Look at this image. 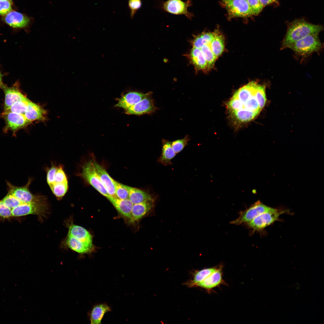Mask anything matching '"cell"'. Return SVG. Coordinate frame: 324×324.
<instances>
[{
  "instance_id": "1",
  "label": "cell",
  "mask_w": 324,
  "mask_h": 324,
  "mask_svg": "<svg viewBox=\"0 0 324 324\" xmlns=\"http://www.w3.org/2000/svg\"><path fill=\"white\" fill-rule=\"evenodd\" d=\"M265 89L264 85L252 81L236 91L226 104L232 116L240 123L254 119L266 104Z\"/></svg>"
},
{
  "instance_id": "2",
  "label": "cell",
  "mask_w": 324,
  "mask_h": 324,
  "mask_svg": "<svg viewBox=\"0 0 324 324\" xmlns=\"http://www.w3.org/2000/svg\"><path fill=\"white\" fill-rule=\"evenodd\" d=\"M323 29L321 25L309 23L304 19L296 20L288 24L281 48H289L294 43L306 36L318 34Z\"/></svg>"
},
{
  "instance_id": "3",
  "label": "cell",
  "mask_w": 324,
  "mask_h": 324,
  "mask_svg": "<svg viewBox=\"0 0 324 324\" xmlns=\"http://www.w3.org/2000/svg\"><path fill=\"white\" fill-rule=\"evenodd\" d=\"M47 183L58 200L62 199L67 191V178L62 166L52 165L47 173Z\"/></svg>"
},
{
  "instance_id": "4",
  "label": "cell",
  "mask_w": 324,
  "mask_h": 324,
  "mask_svg": "<svg viewBox=\"0 0 324 324\" xmlns=\"http://www.w3.org/2000/svg\"><path fill=\"white\" fill-rule=\"evenodd\" d=\"M323 44L318 34L309 35L293 44L290 47L296 55L307 57L312 53L321 50Z\"/></svg>"
},
{
  "instance_id": "5",
  "label": "cell",
  "mask_w": 324,
  "mask_h": 324,
  "mask_svg": "<svg viewBox=\"0 0 324 324\" xmlns=\"http://www.w3.org/2000/svg\"><path fill=\"white\" fill-rule=\"evenodd\" d=\"M286 211L273 208L270 211L263 213L246 224L249 228L254 231L261 230L278 220L281 214Z\"/></svg>"
},
{
  "instance_id": "6",
  "label": "cell",
  "mask_w": 324,
  "mask_h": 324,
  "mask_svg": "<svg viewBox=\"0 0 324 324\" xmlns=\"http://www.w3.org/2000/svg\"><path fill=\"white\" fill-rule=\"evenodd\" d=\"M81 176L86 182L103 196L106 197L109 196L96 170L93 160H91L84 164Z\"/></svg>"
},
{
  "instance_id": "7",
  "label": "cell",
  "mask_w": 324,
  "mask_h": 324,
  "mask_svg": "<svg viewBox=\"0 0 324 324\" xmlns=\"http://www.w3.org/2000/svg\"><path fill=\"white\" fill-rule=\"evenodd\" d=\"M31 180L26 184L22 187L13 185L9 182L7 184L8 188V193L14 196L23 203L41 202L46 201V197L43 196L34 195L30 191L29 187Z\"/></svg>"
},
{
  "instance_id": "8",
  "label": "cell",
  "mask_w": 324,
  "mask_h": 324,
  "mask_svg": "<svg viewBox=\"0 0 324 324\" xmlns=\"http://www.w3.org/2000/svg\"><path fill=\"white\" fill-rule=\"evenodd\" d=\"M273 208L267 206L258 200L244 211H241L236 219L231 224L239 225L248 223L259 215L272 210Z\"/></svg>"
},
{
  "instance_id": "9",
  "label": "cell",
  "mask_w": 324,
  "mask_h": 324,
  "mask_svg": "<svg viewBox=\"0 0 324 324\" xmlns=\"http://www.w3.org/2000/svg\"><path fill=\"white\" fill-rule=\"evenodd\" d=\"M229 15L232 17H247L253 16L247 0H223Z\"/></svg>"
},
{
  "instance_id": "10",
  "label": "cell",
  "mask_w": 324,
  "mask_h": 324,
  "mask_svg": "<svg viewBox=\"0 0 324 324\" xmlns=\"http://www.w3.org/2000/svg\"><path fill=\"white\" fill-rule=\"evenodd\" d=\"M151 94L145 97L137 103L124 110L128 115H141L151 114L158 109L155 106Z\"/></svg>"
},
{
  "instance_id": "11",
  "label": "cell",
  "mask_w": 324,
  "mask_h": 324,
  "mask_svg": "<svg viewBox=\"0 0 324 324\" xmlns=\"http://www.w3.org/2000/svg\"><path fill=\"white\" fill-rule=\"evenodd\" d=\"M191 4V0L186 2L181 0H168L164 3L163 8L167 12L175 15H184L191 19L193 14L188 11V8Z\"/></svg>"
},
{
  "instance_id": "12",
  "label": "cell",
  "mask_w": 324,
  "mask_h": 324,
  "mask_svg": "<svg viewBox=\"0 0 324 324\" xmlns=\"http://www.w3.org/2000/svg\"><path fill=\"white\" fill-rule=\"evenodd\" d=\"M223 268L222 265H219L214 272L195 286L204 288L209 292L221 285L225 284L223 278Z\"/></svg>"
},
{
  "instance_id": "13",
  "label": "cell",
  "mask_w": 324,
  "mask_h": 324,
  "mask_svg": "<svg viewBox=\"0 0 324 324\" xmlns=\"http://www.w3.org/2000/svg\"><path fill=\"white\" fill-rule=\"evenodd\" d=\"M152 94L151 92L146 93L136 91L129 92L117 99L118 102L115 106L125 110Z\"/></svg>"
},
{
  "instance_id": "14",
  "label": "cell",
  "mask_w": 324,
  "mask_h": 324,
  "mask_svg": "<svg viewBox=\"0 0 324 324\" xmlns=\"http://www.w3.org/2000/svg\"><path fill=\"white\" fill-rule=\"evenodd\" d=\"M3 19L7 24L15 28H22L27 27L31 22V19L28 16L12 10L3 16Z\"/></svg>"
},
{
  "instance_id": "15",
  "label": "cell",
  "mask_w": 324,
  "mask_h": 324,
  "mask_svg": "<svg viewBox=\"0 0 324 324\" xmlns=\"http://www.w3.org/2000/svg\"><path fill=\"white\" fill-rule=\"evenodd\" d=\"M96 170L106 189L109 196H116V181L108 174L105 169L95 160H93Z\"/></svg>"
},
{
  "instance_id": "16",
  "label": "cell",
  "mask_w": 324,
  "mask_h": 324,
  "mask_svg": "<svg viewBox=\"0 0 324 324\" xmlns=\"http://www.w3.org/2000/svg\"><path fill=\"white\" fill-rule=\"evenodd\" d=\"M68 226L67 235L82 242L93 248L92 237L89 232L84 228L71 223Z\"/></svg>"
},
{
  "instance_id": "17",
  "label": "cell",
  "mask_w": 324,
  "mask_h": 324,
  "mask_svg": "<svg viewBox=\"0 0 324 324\" xmlns=\"http://www.w3.org/2000/svg\"><path fill=\"white\" fill-rule=\"evenodd\" d=\"M2 115L6 120L7 128L14 131L26 127L31 123L23 114L10 112Z\"/></svg>"
},
{
  "instance_id": "18",
  "label": "cell",
  "mask_w": 324,
  "mask_h": 324,
  "mask_svg": "<svg viewBox=\"0 0 324 324\" xmlns=\"http://www.w3.org/2000/svg\"><path fill=\"white\" fill-rule=\"evenodd\" d=\"M107 198L121 214L130 219L133 204L128 198L120 199L110 196Z\"/></svg>"
},
{
  "instance_id": "19",
  "label": "cell",
  "mask_w": 324,
  "mask_h": 324,
  "mask_svg": "<svg viewBox=\"0 0 324 324\" xmlns=\"http://www.w3.org/2000/svg\"><path fill=\"white\" fill-rule=\"evenodd\" d=\"M111 311L110 307L105 303L94 305L88 314L91 323L101 324L105 314L108 312Z\"/></svg>"
},
{
  "instance_id": "20",
  "label": "cell",
  "mask_w": 324,
  "mask_h": 324,
  "mask_svg": "<svg viewBox=\"0 0 324 324\" xmlns=\"http://www.w3.org/2000/svg\"><path fill=\"white\" fill-rule=\"evenodd\" d=\"M154 200L133 204L130 220L133 222L145 216L153 208Z\"/></svg>"
},
{
  "instance_id": "21",
  "label": "cell",
  "mask_w": 324,
  "mask_h": 324,
  "mask_svg": "<svg viewBox=\"0 0 324 324\" xmlns=\"http://www.w3.org/2000/svg\"><path fill=\"white\" fill-rule=\"evenodd\" d=\"M63 244L66 247L80 254L91 252L92 248L82 242L67 235L63 242Z\"/></svg>"
},
{
  "instance_id": "22",
  "label": "cell",
  "mask_w": 324,
  "mask_h": 324,
  "mask_svg": "<svg viewBox=\"0 0 324 324\" xmlns=\"http://www.w3.org/2000/svg\"><path fill=\"white\" fill-rule=\"evenodd\" d=\"M3 86L5 94L4 110L16 102L26 98L19 91L17 86H14L11 87Z\"/></svg>"
},
{
  "instance_id": "23",
  "label": "cell",
  "mask_w": 324,
  "mask_h": 324,
  "mask_svg": "<svg viewBox=\"0 0 324 324\" xmlns=\"http://www.w3.org/2000/svg\"><path fill=\"white\" fill-rule=\"evenodd\" d=\"M162 142V152L157 161L165 166L170 165L172 164V159L175 156L176 154L172 148L171 142L163 139Z\"/></svg>"
},
{
  "instance_id": "24",
  "label": "cell",
  "mask_w": 324,
  "mask_h": 324,
  "mask_svg": "<svg viewBox=\"0 0 324 324\" xmlns=\"http://www.w3.org/2000/svg\"><path fill=\"white\" fill-rule=\"evenodd\" d=\"M46 111L40 106L31 101L24 116L31 122L34 121L43 120L45 119Z\"/></svg>"
},
{
  "instance_id": "25",
  "label": "cell",
  "mask_w": 324,
  "mask_h": 324,
  "mask_svg": "<svg viewBox=\"0 0 324 324\" xmlns=\"http://www.w3.org/2000/svg\"><path fill=\"white\" fill-rule=\"evenodd\" d=\"M129 192L128 199L133 204L153 200L152 196L144 191L128 186Z\"/></svg>"
},
{
  "instance_id": "26",
  "label": "cell",
  "mask_w": 324,
  "mask_h": 324,
  "mask_svg": "<svg viewBox=\"0 0 324 324\" xmlns=\"http://www.w3.org/2000/svg\"><path fill=\"white\" fill-rule=\"evenodd\" d=\"M190 58L197 70H208L207 62L200 49L193 47L190 52Z\"/></svg>"
},
{
  "instance_id": "27",
  "label": "cell",
  "mask_w": 324,
  "mask_h": 324,
  "mask_svg": "<svg viewBox=\"0 0 324 324\" xmlns=\"http://www.w3.org/2000/svg\"><path fill=\"white\" fill-rule=\"evenodd\" d=\"M211 50L217 58L223 53L224 48L223 36L218 30H215L214 36L210 44Z\"/></svg>"
},
{
  "instance_id": "28",
  "label": "cell",
  "mask_w": 324,
  "mask_h": 324,
  "mask_svg": "<svg viewBox=\"0 0 324 324\" xmlns=\"http://www.w3.org/2000/svg\"><path fill=\"white\" fill-rule=\"evenodd\" d=\"M215 34L213 32H203L196 36L192 41L193 47L200 49L205 44L211 43Z\"/></svg>"
},
{
  "instance_id": "29",
  "label": "cell",
  "mask_w": 324,
  "mask_h": 324,
  "mask_svg": "<svg viewBox=\"0 0 324 324\" xmlns=\"http://www.w3.org/2000/svg\"><path fill=\"white\" fill-rule=\"evenodd\" d=\"M31 101L26 97L23 100L16 102L8 108L4 110L2 114L13 112L24 115Z\"/></svg>"
},
{
  "instance_id": "30",
  "label": "cell",
  "mask_w": 324,
  "mask_h": 324,
  "mask_svg": "<svg viewBox=\"0 0 324 324\" xmlns=\"http://www.w3.org/2000/svg\"><path fill=\"white\" fill-rule=\"evenodd\" d=\"M218 266L205 268L196 271L194 274L193 279L190 283H188L189 285L191 286H195L214 272L217 269Z\"/></svg>"
},
{
  "instance_id": "31",
  "label": "cell",
  "mask_w": 324,
  "mask_h": 324,
  "mask_svg": "<svg viewBox=\"0 0 324 324\" xmlns=\"http://www.w3.org/2000/svg\"><path fill=\"white\" fill-rule=\"evenodd\" d=\"M210 44H205L200 49L207 62L208 70L213 67L217 59L211 50Z\"/></svg>"
},
{
  "instance_id": "32",
  "label": "cell",
  "mask_w": 324,
  "mask_h": 324,
  "mask_svg": "<svg viewBox=\"0 0 324 324\" xmlns=\"http://www.w3.org/2000/svg\"><path fill=\"white\" fill-rule=\"evenodd\" d=\"M129 192L128 186L116 182L115 196L120 199L128 198Z\"/></svg>"
},
{
  "instance_id": "33",
  "label": "cell",
  "mask_w": 324,
  "mask_h": 324,
  "mask_svg": "<svg viewBox=\"0 0 324 324\" xmlns=\"http://www.w3.org/2000/svg\"><path fill=\"white\" fill-rule=\"evenodd\" d=\"M190 139V136L186 135L183 139L171 142V146L172 149L176 154L179 153L188 144V142Z\"/></svg>"
},
{
  "instance_id": "34",
  "label": "cell",
  "mask_w": 324,
  "mask_h": 324,
  "mask_svg": "<svg viewBox=\"0 0 324 324\" xmlns=\"http://www.w3.org/2000/svg\"><path fill=\"white\" fill-rule=\"evenodd\" d=\"M2 200L10 210L23 203L16 197L8 193Z\"/></svg>"
},
{
  "instance_id": "35",
  "label": "cell",
  "mask_w": 324,
  "mask_h": 324,
  "mask_svg": "<svg viewBox=\"0 0 324 324\" xmlns=\"http://www.w3.org/2000/svg\"><path fill=\"white\" fill-rule=\"evenodd\" d=\"M247 1L251 9L253 15H257L262 11L264 6L259 0Z\"/></svg>"
},
{
  "instance_id": "36",
  "label": "cell",
  "mask_w": 324,
  "mask_h": 324,
  "mask_svg": "<svg viewBox=\"0 0 324 324\" xmlns=\"http://www.w3.org/2000/svg\"><path fill=\"white\" fill-rule=\"evenodd\" d=\"M12 0L0 1V15L4 16L12 10Z\"/></svg>"
},
{
  "instance_id": "37",
  "label": "cell",
  "mask_w": 324,
  "mask_h": 324,
  "mask_svg": "<svg viewBox=\"0 0 324 324\" xmlns=\"http://www.w3.org/2000/svg\"><path fill=\"white\" fill-rule=\"evenodd\" d=\"M128 5L130 11V18L131 19H132L136 12L141 7V0H129Z\"/></svg>"
},
{
  "instance_id": "38",
  "label": "cell",
  "mask_w": 324,
  "mask_h": 324,
  "mask_svg": "<svg viewBox=\"0 0 324 324\" xmlns=\"http://www.w3.org/2000/svg\"><path fill=\"white\" fill-rule=\"evenodd\" d=\"M0 218L4 220L12 218L10 210L2 200H0Z\"/></svg>"
},
{
  "instance_id": "39",
  "label": "cell",
  "mask_w": 324,
  "mask_h": 324,
  "mask_svg": "<svg viewBox=\"0 0 324 324\" xmlns=\"http://www.w3.org/2000/svg\"><path fill=\"white\" fill-rule=\"evenodd\" d=\"M259 1L264 7V6L276 2L277 0H259Z\"/></svg>"
},
{
  "instance_id": "40",
  "label": "cell",
  "mask_w": 324,
  "mask_h": 324,
  "mask_svg": "<svg viewBox=\"0 0 324 324\" xmlns=\"http://www.w3.org/2000/svg\"><path fill=\"white\" fill-rule=\"evenodd\" d=\"M2 76L0 71V86H1L2 85Z\"/></svg>"
},
{
  "instance_id": "41",
  "label": "cell",
  "mask_w": 324,
  "mask_h": 324,
  "mask_svg": "<svg viewBox=\"0 0 324 324\" xmlns=\"http://www.w3.org/2000/svg\"></svg>"
}]
</instances>
